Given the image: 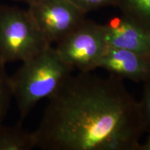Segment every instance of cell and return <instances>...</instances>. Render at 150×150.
I'll return each mask as SVG.
<instances>
[{
	"instance_id": "obj_10",
	"label": "cell",
	"mask_w": 150,
	"mask_h": 150,
	"mask_svg": "<svg viewBox=\"0 0 150 150\" xmlns=\"http://www.w3.org/2000/svg\"><path fill=\"white\" fill-rule=\"evenodd\" d=\"M12 98L11 78L6 70V64L0 60V125L6 115Z\"/></svg>"
},
{
	"instance_id": "obj_14",
	"label": "cell",
	"mask_w": 150,
	"mask_h": 150,
	"mask_svg": "<svg viewBox=\"0 0 150 150\" xmlns=\"http://www.w3.org/2000/svg\"><path fill=\"white\" fill-rule=\"evenodd\" d=\"M17 1H21V2L27 4L28 6H31L35 4L40 3L41 1H44V0H15Z\"/></svg>"
},
{
	"instance_id": "obj_4",
	"label": "cell",
	"mask_w": 150,
	"mask_h": 150,
	"mask_svg": "<svg viewBox=\"0 0 150 150\" xmlns=\"http://www.w3.org/2000/svg\"><path fill=\"white\" fill-rule=\"evenodd\" d=\"M107 47L102 24L86 19L54 48L71 70L89 72L98 68Z\"/></svg>"
},
{
	"instance_id": "obj_6",
	"label": "cell",
	"mask_w": 150,
	"mask_h": 150,
	"mask_svg": "<svg viewBox=\"0 0 150 150\" xmlns=\"http://www.w3.org/2000/svg\"><path fill=\"white\" fill-rule=\"evenodd\" d=\"M108 47L136 52L150 59V30L122 14L102 24Z\"/></svg>"
},
{
	"instance_id": "obj_9",
	"label": "cell",
	"mask_w": 150,
	"mask_h": 150,
	"mask_svg": "<svg viewBox=\"0 0 150 150\" xmlns=\"http://www.w3.org/2000/svg\"><path fill=\"white\" fill-rule=\"evenodd\" d=\"M121 13L150 30V0H115Z\"/></svg>"
},
{
	"instance_id": "obj_5",
	"label": "cell",
	"mask_w": 150,
	"mask_h": 150,
	"mask_svg": "<svg viewBox=\"0 0 150 150\" xmlns=\"http://www.w3.org/2000/svg\"><path fill=\"white\" fill-rule=\"evenodd\" d=\"M27 11L51 45L63 40L86 20V13L70 0H44L29 6Z\"/></svg>"
},
{
	"instance_id": "obj_7",
	"label": "cell",
	"mask_w": 150,
	"mask_h": 150,
	"mask_svg": "<svg viewBox=\"0 0 150 150\" xmlns=\"http://www.w3.org/2000/svg\"><path fill=\"white\" fill-rule=\"evenodd\" d=\"M102 68L122 80L145 83L150 80V59L136 52L107 47L99 63Z\"/></svg>"
},
{
	"instance_id": "obj_12",
	"label": "cell",
	"mask_w": 150,
	"mask_h": 150,
	"mask_svg": "<svg viewBox=\"0 0 150 150\" xmlns=\"http://www.w3.org/2000/svg\"><path fill=\"white\" fill-rule=\"evenodd\" d=\"M85 13L108 6L115 7V0H70Z\"/></svg>"
},
{
	"instance_id": "obj_1",
	"label": "cell",
	"mask_w": 150,
	"mask_h": 150,
	"mask_svg": "<svg viewBox=\"0 0 150 150\" xmlns=\"http://www.w3.org/2000/svg\"><path fill=\"white\" fill-rule=\"evenodd\" d=\"M33 131L44 150H138L145 129L139 102L120 79L92 72L70 76L48 97Z\"/></svg>"
},
{
	"instance_id": "obj_8",
	"label": "cell",
	"mask_w": 150,
	"mask_h": 150,
	"mask_svg": "<svg viewBox=\"0 0 150 150\" xmlns=\"http://www.w3.org/2000/svg\"><path fill=\"white\" fill-rule=\"evenodd\" d=\"M20 122L15 126L0 125V150H30L35 147L33 132L22 128Z\"/></svg>"
},
{
	"instance_id": "obj_3",
	"label": "cell",
	"mask_w": 150,
	"mask_h": 150,
	"mask_svg": "<svg viewBox=\"0 0 150 150\" xmlns=\"http://www.w3.org/2000/svg\"><path fill=\"white\" fill-rule=\"evenodd\" d=\"M50 45L27 10L0 5V60L5 64L27 61Z\"/></svg>"
},
{
	"instance_id": "obj_13",
	"label": "cell",
	"mask_w": 150,
	"mask_h": 150,
	"mask_svg": "<svg viewBox=\"0 0 150 150\" xmlns=\"http://www.w3.org/2000/svg\"><path fill=\"white\" fill-rule=\"evenodd\" d=\"M147 132L149 133V135H148L147 140L142 143L140 142L138 146V150H150V131Z\"/></svg>"
},
{
	"instance_id": "obj_2",
	"label": "cell",
	"mask_w": 150,
	"mask_h": 150,
	"mask_svg": "<svg viewBox=\"0 0 150 150\" xmlns=\"http://www.w3.org/2000/svg\"><path fill=\"white\" fill-rule=\"evenodd\" d=\"M72 70L63 63L53 45L27 61L10 76L13 96L20 112V122L40 100L55 93Z\"/></svg>"
},
{
	"instance_id": "obj_11",
	"label": "cell",
	"mask_w": 150,
	"mask_h": 150,
	"mask_svg": "<svg viewBox=\"0 0 150 150\" xmlns=\"http://www.w3.org/2000/svg\"><path fill=\"white\" fill-rule=\"evenodd\" d=\"M140 114L145 131H150V80L144 83L142 99L139 102Z\"/></svg>"
}]
</instances>
